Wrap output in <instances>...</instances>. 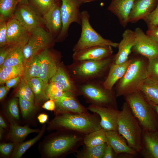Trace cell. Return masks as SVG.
Returning a JSON list of instances; mask_svg holds the SVG:
<instances>
[{
    "label": "cell",
    "instance_id": "cell-1",
    "mask_svg": "<svg viewBox=\"0 0 158 158\" xmlns=\"http://www.w3.org/2000/svg\"><path fill=\"white\" fill-rule=\"evenodd\" d=\"M100 121L96 113H62L55 114L49 122L48 129L72 130L86 135L101 128Z\"/></svg>",
    "mask_w": 158,
    "mask_h": 158
},
{
    "label": "cell",
    "instance_id": "cell-2",
    "mask_svg": "<svg viewBox=\"0 0 158 158\" xmlns=\"http://www.w3.org/2000/svg\"><path fill=\"white\" fill-rule=\"evenodd\" d=\"M85 135L70 130H57L50 135L43 145V151L46 157L57 158L75 153L84 145Z\"/></svg>",
    "mask_w": 158,
    "mask_h": 158
},
{
    "label": "cell",
    "instance_id": "cell-3",
    "mask_svg": "<svg viewBox=\"0 0 158 158\" xmlns=\"http://www.w3.org/2000/svg\"><path fill=\"white\" fill-rule=\"evenodd\" d=\"M116 54L99 60L73 61L67 67L73 80L80 84L94 80L104 81L111 66L115 61Z\"/></svg>",
    "mask_w": 158,
    "mask_h": 158
},
{
    "label": "cell",
    "instance_id": "cell-4",
    "mask_svg": "<svg viewBox=\"0 0 158 158\" xmlns=\"http://www.w3.org/2000/svg\"><path fill=\"white\" fill-rule=\"evenodd\" d=\"M145 59L140 55L131 59L126 73L117 82L115 87V91L116 97L125 96L138 90L139 85L149 76L148 63Z\"/></svg>",
    "mask_w": 158,
    "mask_h": 158
},
{
    "label": "cell",
    "instance_id": "cell-5",
    "mask_svg": "<svg viewBox=\"0 0 158 158\" xmlns=\"http://www.w3.org/2000/svg\"><path fill=\"white\" fill-rule=\"evenodd\" d=\"M103 81L94 80L76 84L78 96H83L90 104L118 109L115 91L106 88Z\"/></svg>",
    "mask_w": 158,
    "mask_h": 158
},
{
    "label": "cell",
    "instance_id": "cell-6",
    "mask_svg": "<svg viewBox=\"0 0 158 158\" xmlns=\"http://www.w3.org/2000/svg\"><path fill=\"white\" fill-rule=\"evenodd\" d=\"M118 131L126 139L128 145L137 152L142 149V130L127 103L124 102L120 111Z\"/></svg>",
    "mask_w": 158,
    "mask_h": 158
},
{
    "label": "cell",
    "instance_id": "cell-7",
    "mask_svg": "<svg viewBox=\"0 0 158 158\" xmlns=\"http://www.w3.org/2000/svg\"><path fill=\"white\" fill-rule=\"evenodd\" d=\"M125 97L126 102L143 130L156 131L158 125L153 108L142 93L138 90Z\"/></svg>",
    "mask_w": 158,
    "mask_h": 158
},
{
    "label": "cell",
    "instance_id": "cell-8",
    "mask_svg": "<svg viewBox=\"0 0 158 158\" xmlns=\"http://www.w3.org/2000/svg\"><path fill=\"white\" fill-rule=\"evenodd\" d=\"M90 17L87 11L81 12V35L79 40L73 46V51L75 52L97 46H109L118 47L119 43L104 38L93 28L90 22Z\"/></svg>",
    "mask_w": 158,
    "mask_h": 158
},
{
    "label": "cell",
    "instance_id": "cell-9",
    "mask_svg": "<svg viewBox=\"0 0 158 158\" xmlns=\"http://www.w3.org/2000/svg\"><path fill=\"white\" fill-rule=\"evenodd\" d=\"M54 44L52 35L41 26L31 30L29 32L28 40L23 49L24 63L39 51L53 46Z\"/></svg>",
    "mask_w": 158,
    "mask_h": 158
},
{
    "label": "cell",
    "instance_id": "cell-10",
    "mask_svg": "<svg viewBox=\"0 0 158 158\" xmlns=\"http://www.w3.org/2000/svg\"><path fill=\"white\" fill-rule=\"evenodd\" d=\"M61 13L62 27L57 40H64L67 36L69 28L73 23L81 25L80 7L82 4L78 0H61Z\"/></svg>",
    "mask_w": 158,
    "mask_h": 158
},
{
    "label": "cell",
    "instance_id": "cell-11",
    "mask_svg": "<svg viewBox=\"0 0 158 158\" xmlns=\"http://www.w3.org/2000/svg\"><path fill=\"white\" fill-rule=\"evenodd\" d=\"M135 44L132 51L150 60L158 56V43L150 38L140 28L134 30Z\"/></svg>",
    "mask_w": 158,
    "mask_h": 158
},
{
    "label": "cell",
    "instance_id": "cell-12",
    "mask_svg": "<svg viewBox=\"0 0 158 158\" xmlns=\"http://www.w3.org/2000/svg\"><path fill=\"white\" fill-rule=\"evenodd\" d=\"M38 54L40 62L39 77L43 81L46 87L57 71L59 64V55L55 51L50 50L47 48Z\"/></svg>",
    "mask_w": 158,
    "mask_h": 158
},
{
    "label": "cell",
    "instance_id": "cell-13",
    "mask_svg": "<svg viewBox=\"0 0 158 158\" xmlns=\"http://www.w3.org/2000/svg\"><path fill=\"white\" fill-rule=\"evenodd\" d=\"M88 110L98 114L100 118V124L102 128L106 131H118V121L120 112L117 109L97 106L90 104Z\"/></svg>",
    "mask_w": 158,
    "mask_h": 158
},
{
    "label": "cell",
    "instance_id": "cell-14",
    "mask_svg": "<svg viewBox=\"0 0 158 158\" xmlns=\"http://www.w3.org/2000/svg\"><path fill=\"white\" fill-rule=\"evenodd\" d=\"M14 18L17 19L28 30L41 26L42 20L33 7L27 4H20L14 13Z\"/></svg>",
    "mask_w": 158,
    "mask_h": 158
},
{
    "label": "cell",
    "instance_id": "cell-15",
    "mask_svg": "<svg viewBox=\"0 0 158 158\" xmlns=\"http://www.w3.org/2000/svg\"><path fill=\"white\" fill-rule=\"evenodd\" d=\"M77 95L67 92L55 100V115L62 113L89 114L87 108L80 103Z\"/></svg>",
    "mask_w": 158,
    "mask_h": 158
},
{
    "label": "cell",
    "instance_id": "cell-16",
    "mask_svg": "<svg viewBox=\"0 0 158 158\" xmlns=\"http://www.w3.org/2000/svg\"><path fill=\"white\" fill-rule=\"evenodd\" d=\"M112 47L109 46H97L74 52L73 61L99 60L109 57L113 54Z\"/></svg>",
    "mask_w": 158,
    "mask_h": 158
},
{
    "label": "cell",
    "instance_id": "cell-17",
    "mask_svg": "<svg viewBox=\"0 0 158 158\" xmlns=\"http://www.w3.org/2000/svg\"><path fill=\"white\" fill-rule=\"evenodd\" d=\"M122 37L118 47V52L116 54L114 63L117 64L123 63L128 60L135 42L134 31L128 29L124 31Z\"/></svg>",
    "mask_w": 158,
    "mask_h": 158
},
{
    "label": "cell",
    "instance_id": "cell-18",
    "mask_svg": "<svg viewBox=\"0 0 158 158\" xmlns=\"http://www.w3.org/2000/svg\"><path fill=\"white\" fill-rule=\"evenodd\" d=\"M158 4V0H135L129 16V23H134L143 20Z\"/></svg>",
    "mask_w": 158,
    "mask_h": 158
},
{
    "label": "cell",
    "instance_id": "cell-19",
    "mask_svg": "<svg viewBox=\"0 0 158 158\" xmlns=\"http://www.w3.org/2000/svg\"><path fill=\"white\" fill-rule=\"evenodd\" d=\"M135 0H112L108 9L115 15L119 23L125 28L129 23V16Z\"/></svg>",
    "mask_w": 158,
    "mask_h": 158
},
{
    "label": "cell",
    "instance_id": "cell-20",
    "mask_svg": "<svg viewBox=\"0 0 158 158\" xmlns=\"http://www.w3.org/2000/svg\"><path fill=\"white\" fill-rule=\"evenodd\" d=\"M142 149L145 158H158V133L157 131L143 130Z\"/></svg>",
    "mask_w": 158,
    "mask_h": 158
},
{
    "label": "cell",
    "instance_id": "cell-21",
    "mask_svg": "<svg viewBox=\"0 0 158 158\" xmlns=\"http://www.w3.org/2000/svg\"><path fill=\"white\" fill-rule=\"evenodd\" d=\"M61 7V5L57 2L43 15L44 21L49 32L52 35L58 33L59 35L62 29Z\"/></svg>",
    "mask_w": 158,
    "mask_h": 158
},
{
    "label": "cell",
    "instance_id": "cell-22",
    "mask_svg": "<svg viewBox=\"0 0 158 158\" xmlns=\"http://www.w3.org/2000/svg\"><path fill=\"white\" fill-rule=\"evenodd\" d=\"M107 143L112 148L117 154L125 153L130 155H135L136 152L128 145L125 138L118 131L109 130L106 131Z\"/></svg>",
    "mask_w": 158,
    "mask_h": 158
},
{
    "label": "cell",
    "instance_id": "cell-23",
    "mask_svg": "<svg viewBox=\"0 0 158 158\" xmlns=\"http://www.w3.org/2000/svg\"><path fill=\"white\" fill-rule=\"evenodd\" d=\"M7 26L8 45L14 44L29 35L27 29L14 18L7 22Z\"/></svg>",
    "mask_w": 158,
    "mask_h": 158
},
{
    "label": "cell",
    "instance_id": "cell-24",
    "mask_svg": "<svg viewBox=\"0 0 158 158\" xmlns=\"http://www.w3.org/2000/svg\"><path fill=\"white\" fill-rule=\"evenodd\" d=\"M56 81L60 84L66 92L78 96L77 84L71 78L67 67L59 64L54 75L49 82Z\"/></svg>",
    "mask_w": 158,
    "mask_h": 158
},
{
    "label": "cell",
    "instance_id": "cell-25",
    "mask_svg": "<svg viewBox=\"0 0 158 158\" xmlns=\"http://www.w3.org/2000/svg\"><path fill=\"white\" fill-rule=\"evenodd\" d=\"M29 35L19 42L13 44L11 51L0 68L24 64V47L27 43Z\"/></svg>",
    "mask_w": 158,
    "mask_h": 158
},
{
    "label": "cell",
    "instance_id": "cell-26",
    "mask_svg": "<svg viewBox=\"0 0 158 158\" xmlns=\"http://www.w3.org/2000/svg\"><path fill=\"white\" fill-rule=\"evenodd\" d=\"M131 59H129L123 63L117 64L114 63L110 67L107 76L103 81L104 87L111 90L117 82L121 79L126 73L130 63Z\"/></svg>",
    "mask_w": 158,
    "mask_h": 158
},
{
    "label": "cell",
    "instance_id": "cell-27",
    "mask_svg": "<svg viewBox=\"0 0 158 158\" xmlns=\"http://www.w3.org/2000/svg\"><path fill=\"white\" fill-rule=\"evenodd\" d=\"M138 90L151 105L158 104V82L150 76L139 85Z\"/></svg>",
    "mask_w": 158,
    "mask_h": 158
},
{
    "label": "cell",
    "instance_id": "cell-28",
    "mask_svg": "<svg viewBox=\"0 0 158 158\" xmlns=\"http://www.w3.org/2000/svg\"><path fill=\"white\" fill-rule=\"evenodd\" d=\"M38 129H32L27 126H19L13 121H11L8 138L15 144L21 142L27 136L32 133H39Z\"/></svg>",
    "mask_w": 158,
    "mask_h": 158
},
{
    "label": "cell",
    "instance_id": "cell-29",
    "mask_svg": "<svg viewBox=\"0 0 158 158\" xmlns=\"http://www.w3.org/2000/svg\"><path fill=\"white\" fill-rule=\"evenodd\" d=\"M24 65V70L21 78L27 81L31 78L39 77L40 62L37 53L32 56Z\"/></svg>",
    "mask_w": 158,
    "mask_h": 158
},
{
    "label": "cell",
    "instance_id": "cell-30",
    "mask_svg": "<svg viewBox=\"0 0 158 158\" xmlns=\"http://www.w3.org/2000/svg\"><path fill=\"white\" fill-rule=\"evenodd\" d=\"M35 96V101L36 105L49 99L45 93L46 86L43 81L39 77L31 78L27 81Z\"/></svg>",
    "mask_w": 158,
    "mask_h": 158
},
{
    "label": "cell",
    "instance_id": "cell-31",
    "mask_svg": "<svg viewBox=\"0 0 158 158\" xmlns=\"http://www.w3.org/2000/svg\"><path fill=\"white\" fill-rule=\"evenodd\" d=\"M107 142L93 147H85L75 154L77 158H103Z\"/></svg>",
    "mask_w": 158,
    "mask_h": 158
},
{
    "label": "cell",
    "instance_id": "cell-32",
    "mask_svg": "<svg viewBox=\"0 0 158 158\" xmlns=\"http://www.w3.org/2000/svg\"><path fill=\"white\" fill-rule=\"evenodd\" d=\"M106 131L102 128L85 135L83 140L84 145L91 147L107 142Z\"/></svg>",
    "mask_w": 158,
    "mask_h": 158
},
{
    "label": "cell",
    "instance_id": "cell-33",
    "mask_svg": "<svg viewBox=\"0 0 158 158\" xmlns=\"http://www.w3.org/2000/svg\"><path fill=\"white\" fill-rule=\"evenodd\" d=\"M45 130V126H43L42 130L38 134L33 138L24 142L16 144L11 155L13 158H20L25 152L37 142L43 135Z\"/></svg>",
    "mask_w": 158,
    "mask_h": 158
},
{
    "label": "cell",
    "instance_id": "cell-34",
    "mask_svg": "<svg viewBox=\"0 0 158 158\" xmlns=\"http://www.w3.org/2000/svg\"><path fill=\"white\" fill-rule=\"evenodd\" d=\"M24 68V64L0 68V84L5 83L7 80L18 76H22Z\"/></svg>",
    "mask_w": 158,
    "mask_h": 158
},
{
    "label": "cell",
    "instance_id": "cell-35",
    "mask_svg": "<svg viewBox=\"0 0 158 158\" xmlns=\"http://www.w3.org/2000/svg\"><path fill=\"white\" fill-rule=\"evenodd\" d=\"M45 92L49 99L54 101L67 92L60 84L56 81H50L48 83L46 86Z\"/></svg>",
    "mask_w": 158,
    "mask_h": 158
},
{
    "label": "cell",
    "instance_id": "cell-36",
    "mask_svg": "<svg viewBox=\"0 0 158 158\" xmlns=\"http://www.w3.org/2000/svg\"><path fill=\"white\" fill-rule=\"evenodd\" d=\"M18 3V0H0V20L11 17Z\"/></svg>",
    "mask_w": 158,
    "mask_h": 158
},
{
    "label": "cell",
    "instance_id": "cell-37",
    "mask_svg": "<svg viewBox=\"0 0 158 158\" xmlns=\"http://www.w3.org/2000/svg\"><path fill=\"white\" fill-rule=\"evenodd\" d=\"M16 97H20L33 102L35 101L34 95L31 87L27 81L22 78L16 92Z\"/></svg>",
    "mask_w": 158,
    "mask_h": 158
},
{
    "label": "cell",
    "instance_id": "cell-38",
    "mask_svg": "<svg viewBox=\"0 0 158 158\" xmlns=\"http://www.w3.org/2000/svg\"><path fill=\"white\" fill-rule=\"evenodd\" d=\"M38 13L44 15L56 3V0H30Z\"/></svg>",
    "mask_w": 158,
    "mask_h": 158
},
{
    "label": "cell",
    "instance_id": "cell-39",
    "mask_svg": "<svg viewBox=\"0 0 158 158\" xmlns=\"http://www.w3.org/2000/svg\"><path fill=\"white\" fill-rule=\"evenodd\" d=\"M19 103L22 116L26 118L29 116L34 111L35 106L34 102L19 97Z\"/></svg>",
    "mask_w": 158,
    "mask_h": 158
},
{
    "label": "cell",
    "instance_id": "cell-40",
    "mask_svg": "<svg viewBox=\"0 0 158 158\" xmlns=\"http://www.w3.org/2000/svg\"><path fill=\"white\" fill-rule=\"evenodd\" d=\"M18 100L17 98H13L9 101L8 104L7 113L10 117L13 119L12 121L19 119Z\"/></svg>",
    "mask_w": 158,
    "mask_h": 158
},
{
    "label": "cell",
    "instance_id": "cell-41",
    "mask_svg": "<svg viewBox=\"0 0 158 158\" xmlns=\"http://www.w3.org/2000/svg\"><path fill=\"white\" fill-rule=\"evenodd\" d=\"M143 20L148 29L158 26V4L154 9Z\"/></svg>",
    "mask_w": 158,
    "mask_h": 158
},
{
    "label": "cell",
    "instance_id": "cell-42",
    "mask_svg": "<svg viewBox=\"0 0 158 158\" xmlns=\"http://www.w3.org/2000/svg\"><path fill=\"white\" fill-rule=\"evenodd\" d=\"M148 68L149 76L158 82V56L148 60Z\"/></svg>",
    "mask_w": 158,
    "mask_h": 158
},
{
    "label": "cell",
    "instance_id": "cell-43",
    "mask_svg": "<svg viewBox=\"0 0 158 158\" xmlns=\"http://www.w3.org/2000/svg\"><path fill=\"white\" fill-rule=\"evenodd\" d=\"M7 22L5 20H0V47L2 48L8 45L7 40Z\"/></svg>",
    "mask_w": 158,
    "mask_h": 158
},
{
    "label": "cell",
    "instance_id": "cell-44",
    "mask_svg": "<svg viewBox=\"0 0 158 158\" xmlns=\"http://www.w3.org/2000/svg\"><path fill=\"white\" fill-rule=\"evenodd\" d=\"M15 146L14 143H1L0 145V152L3 156H8L14 150Z\"/></svg>",
    "mask_w": 158,
    "mask_h": 158
},
{
    "label": "cell",
    "instance_id": "cell-45",
    "mask_svg": "<svg viewBox=\"0 0 158 158\" xmlns=\"http://www.w3.org/2000/svg\"><path fill=\"white\" fill-rule=\"evenodd\" d=\"M13 44L8 45L1 48L0 51V66L4 63L11 51Z\"/></svg>",
    "mask_w": 158,
    "mask_h": 158
},
{
    "label": "cell",
    "instance_id": "cell-46",
    "mask_svg": "<svg viewBox=\"0 0 158 158\" xmlns=\"http://www.w3.org/2000/svg\"><path fill=\"white\" fill-rule=\"evenodd\" d=\"M146 34L152 39L158 43V26L148 29Z\"/></svg>",
    "mask_w": 158,
    "mask_h": 158
},
{
    "label": "cell",
    "instance_id": "cell-47",
    "mask_svg": "<svg viewBox=\"0 0 158 158\" xmlns=\"http://www.w3.org/2000/svg\"><path fill=\"white\" fill-rule=\"evenodd\" d=\"M22 76H18L9 79L5 83L6 86L9 90L11 87L16 86L19 82L21 79Z\"/></svg>",
    "mask_w": 158,
    "mask_h": 158
},
{
    "label": "cell",
    "instance_id": "cell-48",
    "mask_svg": "<svg viewBox=\"0 0 158 158\" xmlns=\"http://www.w3.org/2000/svg\"><path fill=\"white\" fill-rule=\"evenodd\" d=\"M116 154L112 147L107 144L105 150L103 158H115Z\"/></svg>",
    "mask_w": 158,
    "mask_h": 158
},
{
    "label": "cell",
    "instance_id": "cell-49",
    "mask_svg": "<svg viewBox=\"0 0 158 158\" xmlns=\"http://www.w3.org/2000/svg\"><path fill=\"white\" fill-rule=\"evenodd\" d=\"M42 108L48 111H54L56 108L55 102L54 100L49 99L44 104Z\"/></svg>",
    "mask_w": 158,
    "mask_h": 158
},
{
    "label": "cell",
    "instance_id": "cell-50",
    "mask_svg": "<svg viewBox=\"0 0 158 158\" xmlns=\"http://www.w3.org/2000/svg\"><path fill=\"white\" fill-rule=\"evenodd\" d=\"M8 90L6 86H1L0 87V99L1 100L5 97Z\"/></svg>",
    "mask_w": 158,
    "mask_h": 158
},
{
    "label": "cell",
    "instance_id": "cell-51",
    "mask_svg": "<svg viewBox=\"0 0 158 158\" xmlns=\"http://www.w3.org/2000/svg\"><path fill=\"white\" fill-rule=\"evenodd\" d=\"M48 116L45 114H40L37 117L39 122L42 124H43L47 122L48 120Z\"/></svg>",
    "mask_w": 158,
    "mask_h": 158
},
{
    "label": "cell",
    "instance_id": "cell-52",
    "mask_svg": "<svg viewBox=\"0 0 158 158\" xmlns=\"http://www.w3.org/2000/svg\"><path fill=\"white\" fill-rule=\"evenodd\" d=\"M0 127L4 128H6L7 125L1 116H0Z\"/></svg>",
    "mask_w": 158,
    "mask_h": 158
},
{
    "label": "cell",
    "instance_id": "cell-53",
    "mask_svg": "<svg viewBox=\"0 0 158 158\" xmlns=\"http://www.w3.org/2000/svg\"><path fill=\"white\" fill-rule=\"evenodd\" d=\"M82 4L83 3L90 2L98 0H78Z\"/></svg>",
    "mask_w": 158,
    "mask_h": 158
},
{
    "label": "cell",
    "instance_id": "cell-54",
    "mask_svg": "<svg viewBox=\"0 0 158 158\" xmlns=\"http://www.w3.org/2000/svg\"><path fill=\"white\" fill-rule=\"evenodd\" d=\"M19 3L20 4H28V0H18Z\"/></svg>",
    "mask_w": 158,
    "mask_h": 158
},
{
    "label": "cell",
    "instance_id": "cell-55",
    "mask_svg": "<svg viewBox=\"0 0 158 158\" xmlns=\"http://www.w3.org/2000/svg\"><path fill=\"white\" fill-rule=\"evenodd\" d=\"M153 109L155 110L157 113L158 114V104L151 105Z\"/></svg>",
    "mask_w": 158,
    "mask_h": 158
},
{
    "label": "cell",
    "instance_id": "cell-56",
    "mask_svg": "<svg viewBox=\"0 0 158 158\" xmlns=\"http://www.w3.org/2000/svg\"><path fill=\"white\" fill-rule=\"evenodd\" d=\"M3 128L0 127V139H1L2 138V134L3 133Z\"/></svg>",
    "mask_w": 158,
    "mask_h": 158
}]
</instances>
